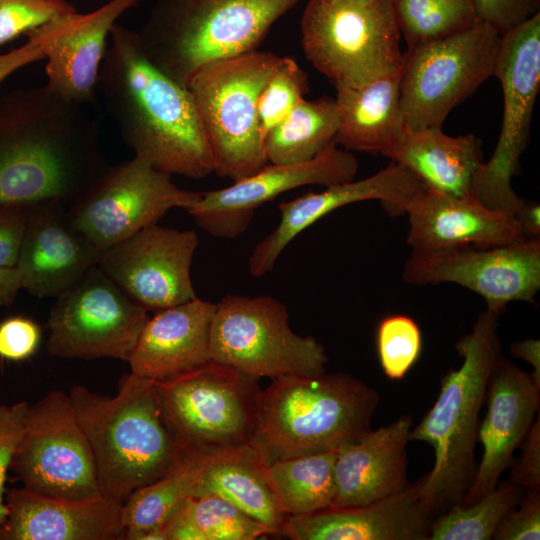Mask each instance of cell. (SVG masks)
I'll return each mask as SVG.
<instances>
[{
	"label": "cell",
	"instance_id": "cell-1",
	"mask_svg": "<svg viewBox=\"0 0 540 540\" xmlns=\"http://www.w3.org/2000/svg\"><path fill=\"white\" fill-rule=\"evenodd\" d=\"M87 105L47 85L0 106V204L69 206L109 166Z\"/></svg>",
	"mask_w": 540,
	"mask_h": 540
},
{
	"label": "cell",
	"instance_id": "cell-2",
	"mask_svg": "<svg viewBox=\"0 0 540 540\" xmlns=\"http://www.w3.org/2000/svg\"><path fill=\"white\" fill-rule=\"evenodd\" d=\"M96 81L105 111L135 156L169 175L201 179L213 160L194 99L144 54L136 31L115 24Z\"/></svg>",
	"mask_w": 540,
	"mask_h": 540
},
{
	"label": "cell",
	"instance_id": "cell-3",
	"mask_svg": "<svg viewBox=\"0 0 540 540\" xmlns=\"http://www.w3.org/2000/svg\"><path fill=\"white\" fill-rule=\"evenodd\" d=\"M68 395L92 450L102 496L123 502L183 458L163 419L153 380L130 372L120 378L114 397L78 384Z\"/></svg>",
	"mask_w": 540,
	"mask_h": 540
},
{
	"label": "cell",
	"instance_id": "cell-4",
	"mask_svg": "<svg viewBox=\"0 0 540 540\" xmlns=\"http://www.w3.org/2000/svg\"><path fill=\"white\" fill-rule=\"evenodd\" d=\"M498 316L481 312L472 330L457 341L460 367L442 377L435 403L410 431V441L426 442L434 451V465L422 486L432 514L462 502L474 479L479 412L501 356Z\"/></svg>",
	"mask_w": 540,
	"mask_h": 540
},
{
	"label": "cell",
	"instance_id": "cell-5",
	"mask_svg": "<svg viewBox=\"0 0 540 540\" xmlns=\"http://www.w3.org/2000/svg\"><path fill=\"white\" fill-rule=\"evenodd\" d=\"M378 403L374 388L346 373L281 375L263 390L250 443L267 466L337 449L371 430Z\"/></svg>",
	"mask_w": 540,
	"mask_h": 540
},
{
	"label": "cell",
	"instance_id": "cell-6",
	"mask_svg": "<svg viewBox=\"0 0 540 540\" xmlns=\"http://www.w3.org/2000/svg\"><path fill=\"white\" fill-rule=\"evenodd\" d=\"M300 0H157L136 31L148 59L187 87L204 65L252 50Z\"/></svg>",
	"mask_w": 540,
	"mask_h": 540
},
{
	"label": "cell",
	"instance_id": "cell-7",
	"mask_svg": "<svg viewBox=\"0 0 540 540\" xmlns=\"http://www.w3.org/2000/svg\"><path fill=\"white\" fill-rule=\"evenodd\" d=\"M281 60L273 52L255 49L210 62L190 79L187 88L219 177L239 181L268 164L258 101Z\"/></svg>",
	"mask_w": 540,
	"mask_h": 540
},
{
	"label": "cell",
	"instance_id": "cell-8",
	"mask_svg": "<svg viewBox=\"0 0 540 540\" xmlns=\"http://www.w3.org/2000/svg\"><path fill=\"white\" fill-rule=\"evenodd\" d=\"M300 30L305 57L334 86L357 88L402 69L391 0H310Z\"/></svg>",
	"mask_w": 540,
	"mask_h": 540
},
{
	"label": "cell",
	"instance_id": "cell-9",
	"mask_svg": "<svg viewBox=\"0 0 540 540\" xmlns=\"http://www.w3.org/2000/svg\"><path fill=\"white\" fill-rule=\"evenodd\" d=\"M163 419L183 451L204 452L250 442L260 423L258 379L209 360L154 381Z\"/></svg>",
	"mask_w": 540,
	"mask_h": 540
},
{
	"label": "cell",
	"instance_id": "cell-10",
	"mask_svg": "<svg viewBox=\"0 0 540 540\" xmlns=\"http://www.w3.org/2000/svg\"><path fill=\"white\" fill-rule=\"evenodd\" d=\"M210 358L257 379L326 372L329 359L312 336L289 325L286 306L270 296L228 294L216 303Z\"/></svg>",
	"mask_w": 540,
	"mask_h": 540
},
{
	"label": "cell",
	"instance_id": "cell-11",
	"mask_svg": "<svg viewBox=\"0 0 540 540\" xmlns=\"http://www.w3.org/2000/svg\"><path fill=\"white\" fill-rule=\"evenodd\" d=\"M500 34L484 22L408 47L400 73V108L411 130L442 127L450 111L493 76Z\"/></svg>",
	"mask_w": 540,
	"mask_h": 540
},
{
	"label": "cell",
	"instance_id": "cell-12",
	"mask_svg": "<svg viewBox=\"0 0 540 540\" xmlns=\"http://www.w3.org/2000/svg\"><path fill=\"white\" fill-rule=\"evenodd\" d=\"M493 75L502 87L503 120L491 158L473 177L470 196L513 218L524 199L514 192L511 180L528 142L540 89V13L500 35Z\"/></svg>",
	"mask_w": 540,
	"mask_h": 540
},
{
	"label": "cell",
	"instance_id": "cell-13",
	"mask_svg": "<svg viewBox=\"0 0 540 540\" xmlns=\"http://www.w3.org/2000/svg\"><path fill=\"white\" fill-rule=\"evenodd\" d=\"M55 299L46 349L58 358L127 362L149 318L97 264Z\"/></svg>",
	"mask_w": 540,
	"mask_h": 540
},
{
	"label": "cell",
	"instance_id": "cell-14",
	"mask_svg": "<svg viewBox=\"0 0 540 540\" xmlns=\"http://www.w3.org/2000/svg\"><path fill=\"white\" fill-rule=\"evenodd\" d=\"M201 192L181 189L171 175L134 156L107 169L67 208L73 226L100 253L158 223L173 208L190 209Z\"/></svg>",
	"mask_w": 540,
	"mask_h": 540
},
{
	"label": "cell",
	"instance_id": "cell-15",
	"mask_svg": "<svg viewBox=\"0 0 540 540\" xmlns=\"http://www.w3.org/2000/svg\"><path fill=\"white\" fill-rule=\"evenodd\" d=\"M23 486L71 499L102 496L89 442L68 393L52 390L28 405L10 468Z\"/></svg>",
	"mask_w": 540,
	"mask_h": 540
},
{
	"label": "cell",
	"instance_id": "cell-16",
	"mask_svg": "<svg viewBox=\"0 0 540 540\" xmlns=\"http://www.w3.org/2000/svg\"><path fill=\"white\" fill-rule=\"evenodd\" d=\"M402 278L414 285L455 283L500 315L512 301L535 303L540 288V238L492 247L412 253Z\"/></svg>",
	"mask_w": 540,
	"mask_h": 540
},
{
	"label": "cell",
	"instance_id": "cell-17",
	"mask_svg": "<svg viewBox=\"0 0 540 540\" xmlns=\"http://www.w3.org/2000/svg\"><path fill=\"white\" fill-rule=\"evenodd\" d=\"M193 230L149 225L100 253L97 265L132 300L159 311L196 298L191 265Z\"/></svg>",
	"mask_w": 540,
	"mask_h": 540
},
{
	"label": "cell",
	"instance_id": "cell-18",
	"mask_svg": "<svg viewBox=\"0 0 540 540\" xmlns=\"http://www.w3.org/2000/svg\"><path fill=\"white\" fill-rule=\"evenodd\" d=\"M358 160L332 143L315 158L300 163H268L261 170L230 186L201 192L187 212L196 224L217 238L242 234L256 209L282 193L304 185L331 186L355 179Z\"/></svg>",
	"mask_w": 540,
	"mask_h": 540
},
{
	"label": "cell",
	"instance_id": "cell-19",
	"mask_svg": "<svg viewBox=\"0 0 540 540\" xmlns=\"http://www.w3.org/2000/svg\"><path fill=\"white\" fill-rule=\"evenodd\" d=\"M424 182L401 164L392 162L386 168L362 180L327 186L321 192L306 194L278 205V226L252 250L249 272L259 278L270 272L281 252L307 227L348 204L379 200L392 214H403L411 201L423 192Z\"/></svg>",
	"mask_w": 540,
	"mask_h": 540
},
{
	"label": "cell",
	"instance_id": "cell-20",
	"mask_svg": "<svg viewBox=\"0 0 540 540\" xmlns=\"http://www.w3.org/2000/svg\"><path fill=\"white\" fill-rule=\"evenodd\" d=\"M141 0H110L97 10L59 15L27 33L42 47L47 86L61 97L89 105L108 38L116 20Z\"/></svg>",
	"mask_w": 540,
	"mask_h": 540
},
{
	"label": "cell",
	"instance_id": "cell-21",
	"mask_svg": "<svg viewBox=\"0 0 540 540\" xmlns=\"http://www.w3.org/2000/svg\"><path fill=\"white\" fill-rule=\"evenodd\" d=\"M487 411L477 440L483 455L462 502L468 505L496 487L532 426L540 405V385L531 373L500 356L488 382Z\"/></svg>",
	"mask_w": 540,
	"mask_h": 540
},
{
	"label": "cell",
	"instance_id": "cell-22",
	"mask_svg": "<svg viewBox=\"0 0 540 540\" xmlns=\"http://www.w3.org/2000/svg\"><path fill=\"white\" fill-rule=\"evenodd\" d=\"M100 251L71 223L66 205H30L15 267L22 288L38 298L57 297L98 262Z\"/></svg>",
	"mask_w": 540,
	"mask_h": 540
},
{
	"label": "cell",
	"instance_id": "cell-23",
	"mask_svg": "<svg viewBox=\"0 0 540 540\" xmlns=\"http://www.w3.org/2000/svg\"><path fill=\"white\" fill-rule=\"evenodd\" d=\"M425 475L402 491L353 507L287 515L280 535L292 540H428L432 512L422 495Z\"/></svg>",
	"mask_w": 540,
	"mask_h": 540
},
{
	"label": "cell",
	"instance_id": "cell-24",
	"mask_svg": "<svg viewBox=\"0 0 540 540\" xmlns=\"http://www.w3.org/2000/svg\"><path fill=\"white\" fill-rule=\"evenodd\" d=\"M120 501L52 497L24 486L10 490L0 540H121Z\"/></svg>",
	"mask_w": 540,
	"mask_h": 540
},
{
	"label": "cell",
	"instance_id": "cell-25",
	"mask_svg": "<svg viewBox=\"0 0 540 540\" xmlns=\"http://www.w3.org/2000/svg\"><path fill=\"white\" fill-rule=\"evenodd\" d=\"M405 213L412 253L501 246L526 239L512 217L485 207L471 196H450L426 188Z\"/></svg>",
	"mask_w": 540,
	"mask_h": 540
},
{
	"label": "cell",
	"instance_id": "cell-26",
	"mask_svg": "<svg viewBox=\"0 0 540 540\" xmlns=\"http://www.w3.org/2000/svg\"><path fill=\"white\" fill-rule=\"evenodd\" d=\"M412 416L369 430L337 448L335 494L330 508L369 504L404 490Z\"/></svg>",
	"mask_w": 540,
	"mask_h": 540
},
{
	"label": "cell",
	"instance_id": "cell-27",
	"mask_svg": "<svg viewBox=\"0 0 540 540\" xmlns=\"http://www.w3.org/2000/svg\"><path fill=\"white\" fill-rule=\"evenodd\" d=\"M216 304L198 297L159 310L145 323L128 359L133 374L174 378L211 360L210 327Z\"/></svg>",
	"mask_w": 540,
	"mask_h": 540
},
{
	"label": "cell",
	"instance_id": "cell-28",
	"mask_svg": "<svg viewBox=\"0 0 540 540\" xmlns=\"http://www.w3.org/2000/svg\"><path fill=\"white\" fill-rule=\"evenodd\" d=\"M384 156L403 165L436 192L470 196L473 177L483 164L481 140L473 134L452 137L442 127H405Z\"/></svg>",
	"mask_w": 540,
	"mask_h": 540
},
{
	"label": "cell",
	"instance_id": "cell-29",
	"mask_svg": "<svg viewBox=\"0 0 540 540\" xmlns=\"http://www.w3.org/2000/svg\"><path fill=\"white\" fill-rule=\"evenodd\" d=\"M266 467L250 442L201 452L194 496H220L280 535L287 515L275 499Z\"/></svg>",
	"mask_w": 540,
	"mask_h": 540
},
{
	"label": "cell",
	"instance_id": "cell-30",
	"mask_svg": "<svg viewBox=\"0 0 540 540\" xmlns=\"http://www.w3.org/2000/svg\"><path fill=\"white\" fill-rule=\"evenodd\" d=\"M400 73L353 88L335 85L340 124L335 138L345 150L384 154L405 129Z\"/></svg>",
	"mask_w": 540,
	"mask_h": 540
},
{
	"label": "cell",
	"instance_id": "cell-31",
	"mask_svg": "<svg viewBox=\"0 0 540 540\" xmlns=\"http://www.w3.org/2000/svg\"><path fill=\"white\" fill-rule=\"evenodd\" d=\"M201 452L185 451L180 462L160 479L138 488L122 503L125 540H165L164 526L177 508L194 496Z\"/></svg>",
	"mask_w": 540,
	"mask_h": 540
},
{
	"label": "cell",
	"instance_id": "cell-32",
	"mask_svg": "<svg viewBox=\"0 0 540 540\" xmlns=\"http://www.w3.org/2000/svg\"><path fill=\"white\" fill-rule=\"evenodd\" d=\"M339 124L340 112L335 98L302 100L264 136L268 163H300L315 158L336 143Z\"/></svg>",
	"mask_w": 540,
	"mask_h": 540
},
{
	"label": "cell",
	"instance_id": "cell-33",
	"mask_svg": "<svg viewBox=\"0 0 540 540\" xmlns=\"http://www.w3.org/2000/svg\"><path fill=\"white\" fill-rule=\"evenodd\" d=\"M337 449L278 460L266 475L285 515H308L332 506Z\"/></svg>",
	"mask_w": 540,
	"mask_h": 540
},
{
	"label": "cell",
	"instance_id": "cell-34",
	"mask_svg": "<svg viewBox=\"0 0 540 540\" xmlns=\"http://www.w3.org/2000/svg\"><path fill=\"white\" fill-rule=\"evenodd\" d=\"M274 531L215 494L187 498L164 526L165 540H255Z\"/></svg>",
	"mask_w": 540,
	"mask_h": 540
},
{
	"label": "cell",
	"instance_id": "cell-35",
	"mask_svg": "<svg viewBox=\"0 0 540 540\" xmlns=\"http://www.w3.org/2000/svg\"><path fill=\"white\" fill-rule=\"evenodd\" d=\"M522 490L508 479L471 504L454 503L432 521L428 540L492 539L501 519L518 504Z\"/></svg>",
	"mask_w": 540,
	"mask_h": 540
},
{
	"label": "cell",
	"instance_id": "cell-36",
	"mask_svg": "<svg viewBox=\"0 0 540 540\" xmlns=\"http://www.w3.org/2000/svg\"><path fill=\"white\" fill-rule=\"evenodd\" d=\"M407 47L463 32L479 22L472 0H391Z\"/></svg>",
	"mask_w": 540,
	"mask_h": 540
},
{
	"label": "cell",
	"instance_id": "cell-37",
	"mask_svg": "<svg viewBox=\"0 0 540 540\" xmlns=\"http://www.w3.org/2000/svg\"><path fill=\"white\" fill-rule=\"evenodd\" d=\"M376 347L385 376L391 380H401L420 356L422 335L419 326L406 315L385 317L377 328Z\"/></svg>",
	"mask_w": 540,
	"mask_h": 540
},
{
	"label": "cell",
	"instance_id": "cell-38",
	"mask_svg": "<svg viewBox=\"0 0 540 540\" xmlns=\"http://www.w3.org/2000/svg\"><path fill=\"white\" fill-rule=\"evenodd\" d=\"M308 84L306 72L295 59L282 57L258 101V118L263 136L305 99Z\"/></svg>",
	"mask_w": 540,
	"mask_h": 540
},
{
	"label": "cell",
	"instance_id": "cell-39",
	"mask_svg": "<svg viewBox=\"0 0 540 540\" xmlns=\"http://www.w3.org/2000/svg\"><path fill=\"white\" fill-rule=\"evenodd\" d=\"M75 11L67 0H0V46Z\"/></svg>",
	"mask_w": 540,
	"mask_h": 540
},
{
	"label": "cell",
	"instance_id": "cell-40",
	"mask_svg": "<svg viewBox=\"0 0 540 540\" xmlns=\"http://www.w3.org/2000/svg\"><path fill=\"white\" fill-rule=\"evenodd\" d=\"M492 539H540V489H526L518 504L501 519Z\"/></svg>",
	"mask_w": 540,
	"mask_h": 540
},
{
	"label": "cell",
	"instance_id": "cell-41",
	"mask_svg": "<svg viewBox=\"0 0 540 540\" xmlns=\"http://www.w3.org/2000/svg\"><path fill=\"white\" fill-rule=\"evenodd\" d=\"M41 329L30 318L9 317L0 323V358L8 361H23L38 349Z\"/></svg>",
	"mask_w": 540,
	"mask_h": 540
},
{
	"label": "cell",
	"instance_id": "cell-42",
	"mask_svg": "<svg viewBox=\"0 0 540 540\" xmlns=\"http://www.w3.org/2000/svg\"><path fill=\"white\" fill-rule=\"evenodd\" d=\"M28 405L26 401L13 405H0V525L8 512L3 499L6 475L22 435Z\"/></svg>",
	"mask_w": 540,
	"mask_h": 540
},
{
	"label": "cell",
	"instance_id": "cell-43",
	"mask_svg": "<svg viewBox=\"0 0 540 540\" xmlns=\"http://www.w3.org/2000/svg\"><path fill=\"white\" fill-rule=\"evenodd\" d=\"M479 21L500 35L539 13V0H472Z\"/></svg>",
	"mask_w": 540,
	"mask_h": 540
},
{
	"label": "cell",
	"instance_id": "cell-44",
	"mask_svg": "<svg viewBox=\"0 0 540 540\" xmlns=\"http://www.w3.org/2000/svg\"><path fill=\"white\" fill-rule=\"evenodd\" d=\"M521 455L510 465V480L522 489H540V417L519 446Z\"/></svg>",
	"mask_w": 540,
	"mask_h": 540
},
{
	"label": "cell",
	"instance_id": "cell-45",
	"mask_svg": "<svg viewBox=\"0 0 540 540\" xmlns=\"http://www.w3.org/2000/svg\"><path fill=\"white\" fill-rule=\"evenodd\" d=\"M29 208L0 204V266L16 265Z\"/></svg>",
	"mask_w": 540,
	"mask_h": 540
},
{
	"label": "cell",
	"instance_id": "cell-46",
	"mask_svg": "<svg viewBox=\"0 0 540 540\" xmlns=\"http://www.w3.org/2000/svg\"><path fill=\"white\" fill-rule=\"evenodd\" d=\"M44 59L41 45L29 38L22 46L0 54V83L17 69Z\"/></svg>",
	"mask_w": 540,
	"mask_h": 540
},
{
	"label": "cell",
	"instance_id": "cell-47",
	"mask_svg": "<svg viewBox=\"0 0 540 540\" xmlns=\"http://www.w3.org/2000/svg\"><path fill=\"white\" fill-rule=\"evenodd\" d=\"M513 219L526 239L540 237V207L538 203L524 200Z\"/></svg>",
	"mask_w": 540,
	"mask_h": 540
},
{
	"label": "cell",
	"instance_id": "cell-48",
	"mask_svg": "<svg viewBox=\"0 0 540 540\" xmlns=\"http://www.w3.org/2000/svg\"><path fill=\"white\" fill-rule=\"evenodd\" d=\"M510 352L532 366L531 375L534 381L540 385V341L538 339H525L515 342L510 346Z\"/></svg>",
	"mask_w": 540,
	"mask_h": 540
},
{
	"label": "cell",
	"instance_id": "cell-49",
	"mask_svg": "<svg viewBox=\"0 0 540 540\" xmlns=\"http://www.w3.org/2000/svg\"><path fill=\"white\" fill-rule=\"evenodd\" d=\"M21 288L18 269L15 266H0V306L10 305Z\"/></svg>",
	"mask_w": 540,
	"mask_h": 540
}]
</instances>
